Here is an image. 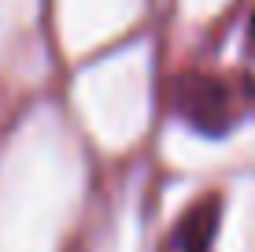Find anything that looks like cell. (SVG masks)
Returning <instances> with one entry per match:
<instances>
[{
  "label": "cell",
  "mask_w": 255,
  "mask_h": 252,
  "mask_svg": "<svg viewBox=\"0 0 255 252\" xmlns=\"http://www.w3.org/2000/svg\"><path fill=\"white\" fill-rule=\"evenodd\" d=\"M218 227V197H204L185 219L174 227L163 252H207Z\"/></svg>",
  "instance_id": "1"
}]
</instances>
